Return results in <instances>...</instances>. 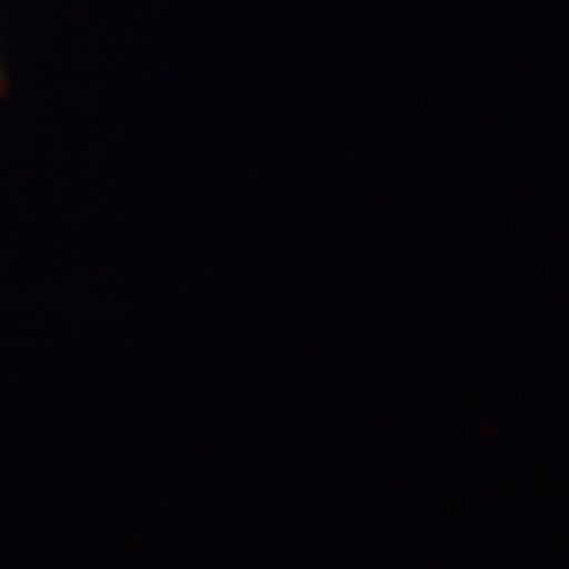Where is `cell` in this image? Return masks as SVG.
Listing matches in <instances>:
<instances>
[{
    "mask_svg": "<svg viewBox=\"0 0 569 569\" xmlns=\"http://www.w3.org/2000/svg\"><path fill=\"white\" fill-rule=\"evenodd\" d=\"M0 89H4V72H0Z\"/></svg>",
    "mask_w": 569,
    "mask_h": 569,
    "instance_id": "cell-1",
    "label": "cell"
}]
</instances>
